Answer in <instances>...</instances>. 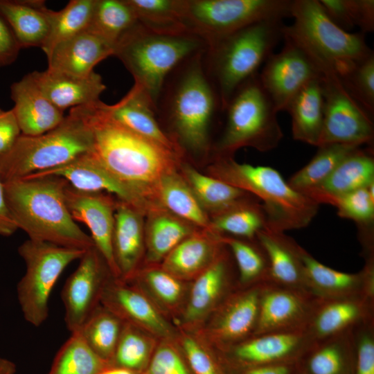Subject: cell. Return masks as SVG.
<instances>
[{
  "label": "cell",
  "instance_id": "f5cc1de1",
  "mask_svg": "<svg viewBox=\"0 0 374 374\" xmlns=\"http://www.w3.org/2000/svg\"><path fill=\"white\" fill-rule=\"evenodd\" d=\"M309 367L312 374H339L342 367L341 353L335 346L326 347L312 356Z\"/></svg>",
  "mask_w": 374,
  "mask_h": 374
},
{
  "label": "cell",
  "instance_id": "cb8c5ba5",
  "mask_svg": "<svg viewBox=\"0 0 374 374\" xmlns=\"http://www.w3.org/2000/svg\"><path fill=\"white\" fill-rule=\"evenodd\" d=\"M53 11L42 0H0V15L21 48L42 46L50 31Z\"/></svg>",
  "mask_w": 374,
  "mask_h": 374
},
{
  "label": "cell",
  "instance_id": "52a82bcc",
  "mask_svg": "<svg viewBox=\"0 0 374 374\" xmlns=\"http://www.w3.org/2000/svg\"><path fill=\"white\" fill-rule=\"evenodd\" d=\"M283 19L254 23L210 46L220 106L225 109L236 90L258 73L283 37Z\"/></svg>",
  "mask_w": 374,
  "mask_h": 374
},
{
  "label": "cell",
  "instance_id": "91938a15",
  "mask_svg": "<svg viewBox=\"0 0 374 374\" xmlns=\"http://www.w3.org/2000/svg\"><path fill=\"white\" fill-rule=\"evenodd\" d=\"M16 365L12 361L0 357V374H15Z\"/></svg>",
  "mask_w": 374,
  "mask_h": 374
},
{
  "label": "cell",
  "instance_id": "ab89813d",
  "mask_svg": "<svg viewBox=\"0 0 374 374\" xmlns=\"http://www.w3.org/2000/svg\"><path fill=\"white\" fill-rule=\"evenodd\" d=\"M148 229L145 244L147 259L152 262L163 258L183 240L191 235L189 226L181 220L159 212L152 211Z\"/></svg>",
  "mask_w": 374,
  "mask_h": 374
},
{
  "label": "cell",
  "instance_id": "db71d44e",
  "mask_svg": "<svg viewBox=\"0 0 374 374\" xmlns=\"http://www.w3.org/2000/svg\"><path fill=\"white\" fill-rule=\"evenodd\" d=\"M21 47L11 28L0 15V67L12 64Z\"/></svg>",
  "mask_w": 374,
  "mask_h": 374
},
{
  "label": "cell",
  "instance_id": "44dd1931",
  "mask_svg": "<svg viewBox=\"0 0 374 374\" xmlns=\"http://www.w3.org/2000/svg\"><path fill=\"white\" fill-rule=\"evenodd\" d=\"M373 152L371 148L357 149L347 156L322 183L302 194L319 205H331L335 198L367 187L374 182Z\"/></svg>",
  "mask_w": 374,
  "mask_h": 374
},
{
  "label": "cell",
  "instance_id": "e575fe53",
  "mask_svg": "<svg viewBox=\"0 0 374 374\" xmlns=\"http://www.w3.org/2000/svg\"><path fill=\"white\" fill-rule=\"evenodd\" d=\"M155 348V337L134 325L124 322L112 366L127 368L135 374L143 373Z\"/></svg>",
  "mask_w": 374,
  "mask_h": 374
},
{
  "label": "cell",
  "instance_id": "4fadbf2b",
  "mask_svg": "<svg viewBox=\"0 0 374 374\" xmlns=\"http://www.w3.org/2000/svg\"><path fill=\"white\" fill-rule=\"evenodd\" d=\"M284 46L273 53L258 73L264 91L278 112L285 111L297 93L322 73L310 56L294 41L283 35Z\"/></svg>",
  "mask_w": 374,
  "mask_h": 374
},
{
  "label": "cell",
  "instance_id": "c3c4849f",
  "mask_svg": "<svg viewBox=\"0 0 374 374\" xmlns=\"http://www.w3.org/2000/svg\"><path fill=\"white\" fill-rule=\"evenodd\" d=\"M218 239L231 249L242 283L255 279L266 270L265 257L255 247L235 238L218 235Z\"/></svg>",
  "mask_w": 374,
  "mask_h": 374
},
{
  "label": "cell",
  "instance_id": "5b68a950",
  "mask_svg": "<svg viewBox=\"0 0 374 374\" xmlns=\"http://www.w3.org/2000/svg\"><path fill=\"white\" fill-rule=\"evenodd\" d=\"M211 173L261 200L267 226L273 231L304 228L317 214L319 205L292 188L271 167L240 163L231 157H220Z\"/></svg>",
  "mask_w": 374,
  "mask_h": 374
},
{
  "label": "cell",
  "instance_id": "30bf717a",
  "mask_svg": "<svg viewBox=\"0 0 374 374\" xmlns=\"http://www.w3.org/2000/svg\"><path fill=\"white\" fill-rule=\"evenodd\" d=\"M85 249L65 247L28 239L18 248L26 272L17 284V299L26 321L38 327L49 314L51 294L62 273Z\"/></svg>",
  "mask_w": 374,
  "mask_h": 374
},
{
  "label": "cell",
  "instance_id": "f1b7e54d",
  "mask_svg": "<svg viewBox=\"0 0 374 374\" xmlns=\"http://www.w3.org/2000/svg\"><path fill=\"white\" fill-rule=\"evenodd\" d=\"M256 238L267 255L269 271L274 278L283 283L295 284L305 276L294 241L283 232L265 226L257 233Z\"/></svg>",
  "mask_w": 374,
  "mask_h": 374
},
{
  "label": "cell",
  "instance_id": "ee69618b",
  "mask_svg": "<svg viewBox=\"0 0 374 374\" xmlns=\"http://www.w3.org/2000/svg\"><path fill=\"white\" fill-rule=\"evenodd\" d=\"M300 303L293 294L272 292L259 301L258 328L260 331L271 330L287 323L298 314Z\"/></svg>",
  "mask_w": 374,
  "mask_h": 374
},
{
  "label": "cell",
  "instance_id": "d6986e66",
  "mask_svg": "<svg viewBox=\"0 0 374 374\" xmlns=\"http://www.w3.org/2000/svg\"><path fill=\"white\" fill-rule=\"evenodd\" d=\"M115 46L85 30L56 44L46 56L48 69L77 76H87L94 66L114 53Z\"/></svg>",
  "mask_w": 374,
  "mask_h": 374
},
{
  "label": "cell",
  "instance_id": "277c9868",
  "mask_svg": "<svg viewBox=\"0 0 374 374\" xmlns=\"http://www.w3.org/2000/svg\"><path fill=\"white\" fill-rule=\"evenodd\" d=\"M290 17L294 21L284 25L283 35L310 56L322 75L334 73L341 78L373 53L364 33H350L337 26L319 0H292Z\"/></svg>",
  "mask_w": 374,
  "mask_h": 374
},
{
  "label": "cell",
  "instance_id": "836d02e7",
  "mask_svg": "<svg viewBox=\"0 0 374 374\" xmlns=\"http://www.w3.org/2000/svg\"><path fill=\"white\" fill-rule=\"evenodd\" d=\"M317 148V152L310 161L287 181L292 188L301 193L322 183L347 156L361 147L330 143Z\"/></svg>",
  "mask_w": 374,
  "mask_h": 374
},
{
  "label": "cell",
  "instance_id": "ac0fdd59",
  "mask_svg": "<svg viewBox=\"0 0 374 374\" xmlns=\"http://www.w3.org/2000/svg\"><path fill=\"white\" fill-rule=\"evenodd\" d=\"M12 109L21 133L37 136L57 127L64 119V111L55 106L42 92L30 73L10 87Z\"/></svg>",
  "mask_w": 374,
  "mask_h": 374
},
{
  "label": "cell",
  "instance_id": "f907efd6",
  "mask_svg": "<svg viewBox=\"0 0 374 374\" xmlns=\"http://www.w3.org/2000/svg\"><path fill=\"white\" fill-rule=\"evenodd\" d=\"M358 314L357 307L350 302H338L326 306L319 314L316 326L323 335L339 330L353 319Z\"/></svg>",
  "mask_w": 374,
  "mask_h": 374
},
{
  "label": "cell",
  "instance_id": "9a60e30c",
  "mask_svg": "<svg viewBox=\"0 0 374 374\" xmlns=\"http://www.w3.org/2000/svg\"><path fill=\"white\" fill-rule=\"evenodd\" d=\"M56 176L64 179L72 187L89 192H107L133 206L143 214L153 211L148 198L138 189L124 182L98 160L93 152L80 155L59 167L26 177ZM25 178V177H24Z\"/></svg>",
  "mask_w": 374,
  "mask_h": 374
},
{
  "label": "cell",
  "instance_id": "7a4b0ae2",
  "mask_svg": "<svg viewBox=\"0 0 374 374\" xmlns=\"http://www.w3.org/2000/svg\"><path fill=\"white\" fill-rule=\"evenodd\" d=\"M104 105L99 100L93 107V153L107 170L147 198L156 196L161 177L175 168L177 152L114 122Z\"/></svg>",
  "mask_w": 374,
  "mask_h": 374
},
{
  "label": "cell",
  "instance_id": "7c38bea8",
  "mask_svg": "<svg viewBox=\"0 0 374 374\" xmlns=\"http://www.w3.org/2000/svg\"><path fill=\"white\" fill-rule=\"evenodd\" d=\"M321 83L324 116L318 147L330 143L371 147L373 116L349 94L336 74L323 75Z\"/></svg>",
  "mask_w": 374,
  "mask_h": 374
},
{
  "label": "cell",
  "instance_id": "ba28073f",
  "mask_svg": "<svg viewBox=\"0 0 374 374\" xmlns=\"http://www.w3.org/2000/svg\"><path fill=\"white\" fill-rule=\"evenodd\" d=\"M225 109L226 126L216 146L220 157H231L246 146L268 152L283 137L278 112L262 87L258 73L236 90Z\"/></svg>",
  "mask_w": 374,
  "mask_h": 374
},
{
  "label": "cell",
  "instance_id": "f546056e",
  "mask_svg": "<svg viewBox=\"0 0 374 374\" xmlns=\"http://www.w3.org/2000/svg\"><path fill=\"white\" fill-rule=\"evenodd\" d=\"M156 195L177 216L195 225L210 229V222L202 206L180 176L172 170L160 179Z\"/></svg>",
  "mask_w": 374,
  "mask_h": 374
},
{
  "label": "cell",
  "instance_id": "2e32d148",
  "mask_svg": "<svg viewBox=\"0 0 374 374\" xmlns=\"http://www.w3.org/2000/svg\"><path fill=\"white\" fill-rule=\"evenodd\" d=\"M64 196L71 217L87 226L95 247L113 276L119 279L112 244L116 202L104 193L78 190L69 183L64 188Z\"/></svg>",
  "mask_w": 374,
  "mask_h": 374
},
{
  "label": "cell",
  "instance_id": "4dcf8cb0",
  "mask_svg": "<svg viewBox=\"0 0 374 374\" xmlns=\"http://www.w3.org/2000/svg\"><path fill=\"white\" fill-rule=\"evenodd\" d=\"M124 321L101 304L78 332L89 348L112 366Z\"/></svg>",
  "mask_w": 374,
  "mask_h": 374
},
{
  "label": "cell",
  "instance_id": "f35d334b",
  "mask_svg": "<svg viewBox=\"0 0 374 374\" xmlns=\"http://www.w3.org/2000/svg\"><path fill=\"white\" fill-rule=\"evenodd\" d=\"M96 0H71L61 10L53 11L48 35L41 47L47 56L58 43L87 30Z\"/></svg>",
  "mask_w": 374,
  "mask_h": 374
},
{
  "label": "cell",
  "instance_id": "680465c9",
  "mask_svg": "<svg viewBox=\"0 0 374 374\" xmlns=\"http://www.w3.org/2000/svg\"><path fill=\"white\" fill-rule=\"evenodd\" d=\"M289 368L283 364L256 366L249 369L244 374H289Z\"/></svg>",
  "mask_w": 374,
  "mask_h": 374
},
{
  "label": "cell",
  "instance_id": "bcb514c9",
  "mask_svg": "<svg viewBox=\"0 0 374 374\" xmlns=\"http://www.w3.org/2000/svg\"><path fill=\"white\" fill-rule=\"evenodd\" d=\"M349 94L372 116L374 115V53L339 78Z\"/></svg>",
  "mask_w": 374,
  "mask_h": 374
},
{
  "label": "cell",
  "instance_id": "8d00e7d4",
  "mask_svg": "<svg viewBox=\"0 0 374 374\" xmlns=\"http://www.w3.org/2000/svg\"><path fill=\"white\" fill-rule=\"evenodd\" d=\"M132 280L134 285L145 293L159 310L163 309V311L177 310L185 299L186 289L183 280L163 269L136 272L127 282Z\"/></svg>",
  "mask_w": 374,
  "mask_h": 374
},
{
  "label": "cell",
  "instance_id": "ffe728a7",
  "mask_svg": "<svg viewBox=\"0 0 374 374\" xmlns=\"http://www.w3.org/2000/svg\"><path fill=\"white\" fill-rule=\"evenodd\" d=\"M30 74L44 95L62 111L99 101L106 88L101 76L94 71L77 76L47 69Z\"/></svg>",
  "mask_w": 374,
  "mask_h": 374
},
{
  "label": "cell",
  "instance_id": "d4e9b609",
  "mask_svg": "<svg viewBox=\"0 0 374 374\" xmlns=\"http://www.w3.org/2000/svg\"><path fill=\"white\" fill-rule=\"evenodd\" d=\"M322 77L303 87L285 110L291 116L293 139L316 147L321 139L324 116Z\"/></svg>",
  "mask_w": 374,
  "mask_h": 374
},
{
  "label": "cell",
  "instance_id": "7dc6e473",
  "mask_svg": "<svg viewBox=\"0 0 374 374\" xmlns=\"http://www.w3.org/2000/svg\"><path fill=\"white\" fill-rule=\"evenodd\" d=\"M294 248L302 265L305 276L316 285L330 290H343L356 283L357 276L341 272L321 264L294 242Z\"/></svg>",
  "mask_w": 374,
  "mask_h": 374
},
{
  "label": "cell",
  "instance_id": "60d3db41",
  "mask_svg": "<svg viewBox=\"0 0 374 374\" xmlns=\"http://www.w3.org/2000/svg\"><path fill=\"white\" fill-rule=\"evenodd\" d=\"M138 22L157 33H188L180 17V0H127Z\"/></svg>",
  "mask_w": 374,
  "mask_h": 374
},
{
  "label": "cell",
  "instance_id": "d590c367",
  "mask_svg": "<svg viewBox=\"0 0 374 374\" xmlns=\"http://www.w3.org/2000/svg\"><path fill=\"white\" fill-rule=\"evenodd\" d=\"M184 173L186 183L202 207L214 213L251 195L214 177L203 175L188 166L184 167Z\"/></svg>",
  "mask_w": 374,
  "mask_h": 374
},
{
  "label": "cell",
  "instance_id": "3957f363",
  "mask_svg": "<svg viewBox=\"0 0 374 374\" xmlns=\"http://www.w3.org/2000/svg\"><path fill=\"white\" fill-rule=\"evenodd\" d=\"M95 103L71 108L57 127L44 134H21L12 148L0 156L1 181L24 178L93 152L92 112Z\"/></svg>",
  "mask_w": 374,
  "mask_h": 374
},
{
  "label": "cell",
  "instance_id": "83f0119b",
  "mask_svg": "<svg viewBox=\"0 0 374 374\" xmlns=\"http://www.w3.org/2000/svg\"><path fill=\"white\" fill-rule=\"evenodd\" d=\"M259 301L256 291L235 299L208 326L206 330L208 338L224 343L244 336L258 319Z\"/></svg>",
  "mask_w": 374,
  "mask_h": 374
},
{
  "label": "cell",
  "instance_id": "9f6ffc18",
  "mask_svg": "<svg viewBox=\"0 0 374 374\" xmlns=\"http://www.w3.org/2000/svg\"><path fill=\"white\" fill-rule=\"evenodd\" d=\"M356 374H374V343L370 337H363L359 344Z\"/></svg>",
  "mask_w": 374,
  "mask_h": 374
},
{
  "label": "cell",
  "instance_id": "6f0895ef",
  "mask_svg": "<svg viewBox=\"0 0 374 374\" xmlns=\"http://www.w3.org/2000/svg\"><path fill=\"white\" fill-rule=\"evenodd\" d=\"M18 229L8 208L3 182L0 178V235L10 236Z\"/></svg>",
  "mask_w": 374,
  "mask_h": 374
},
{
  "label": "cell",
  "instance_id": "b9f144b4",
  "mask_svg": "<svg viewBox=\"0 0 374 374\" xmlns=\"http://www.w3.org/2000/svg\"><path fill=\"white\" fill-rule=\"evenodd\" d=\"M298 337L292 334H272L260 337L238 346L235 357L242 362L267 365L286 357L295 348Z\"/></svg>",
  "mask_w": 374,
  "mask_h": 374
},
{
  "label": "cell",
  "instance_id": "11a10c76",
  "mask_svg": "<svg viewBox=\"0 0 374 374\" xmlns=\"http://www.w3.org/2000/svg\"><path fill=\"white\" fill-rule=\"evenodd\" d=\"M21 134L12 109H0V156L6 153Z\"/></svg>",
  "mask_w": 374,
  "mask_h": 374
},
{
  "label": "cell",
  "instance_id": "e0dca14e",
  "mask_svg": "<svg viewBox=\"0 0 374 374\" xmlns=\"http://www.w3.org/2000/svg\"><path fill=\"white\" fill-rule=\"evenodd\" d=\"M100 304L124 322L134 325L156 338L172 339L175 333L162 312L135 285L112 277L107 283Z\"/></svg>",
  "mask_w": 374,
  "mask_h": 374
},
{
  "label": "cell",
  "instance_id": "6da1fadb",
  "mask_svg": "<svg viewBox=\"0 0 374 374\" xmlns=\"http://www.w3.org/2000/svg\"><path fill=\"white\" fill-rule=\"evenodd\" d=\"M67 184L56 176L7 181L6 202L18 229L28 239L87 250L95 246L69 213L64 196Z\"/></svg>",
  "mask_w": 374,
  "mask_h": 374
},
{
  "label": "cell",
  "instance_id": "7bdbcfd3",
  "mask_svg": "<svg viewBox=\"0 0 374 374\" xmlns=\"http://www.w3.org/2000/svg\"><path fill=\"white\" fill-rule=\"evenodd\" d=\"M329 18L345 30L354 27L363 33L374 30L373 0H319Z\"/></svg>",
  "mask_w": 374,
  "mask_h": 374
},
{
  "label": "cell",
  "instance_id": "1f68e13d",
  "mask_svg": "<svg viewBox=\"0 0 374 374\" xmlns=\"http://www.w3.org/2000/svg\"><path fill=\"white\" fill-rule=\"evenodd\" d=\"M137 23L134 12L127 0H96L87 30L116 46Z\"/></svg>",
  "mask_w": 374,
  "mask_h": 374
},
{
  "label": "cell",
  "instance_id": "9c48e42d",
  "mask_svg": "<svg viewBox=\"0 0 374 374\" xmlns=\"http://www.w3.org/2000/svg\"><path fill=\"white\" fill-rule=\"evenodd\" d=\"M292 1L180 0V17L188 33L211 46L254 23L290 17Z\"/></svg>",
  "mask_w": 374,
  "mask_h": 374
},
{
  "label": "cell",
  "instance_id": "681fc988",
  "mask_svg": "<svg viewBox=\"0 0 374 374\" xmlns=\"http://www.w3.org/2000/svg\"><path fill=\"white\" fill-rule=\"evenodd\" d=\"M171 340L163 339L156 347L145 374H191L180 352Z\"/></svg>",
  "mask_w": 374,
  "mask_h": 374
},
{
  "label": "cell",
  "instance_id": "5bb4252c",
  "mask_svg": "<svg viewBox=\"0 0 374 374\" xmlns=\"http://www.w3.org/2000/svg\"><path fill=\"white\" fill-rule=\"evenodd\" d=\"M112 277L96 248L87 249L61 292L65 310L64 321L71 334L79 332L100 305L103 290Z\"/></svg>",
  "mask_w": 374,
  "mask_h": 374
},
{
  "label": "cell",
  "instance_id": "d6a6232c",
  "mask_svg": "<svg viewBox=\"0 0 374 374\" xmlns=\"http://www.w3.org/2000/svg\"><path fill=\"white\" fill-rule=\"evenodd\" d=\"M247 197L215 213L210 229L247 239L256 238L257 233L267 226L266 215L262 204Z\"/></svg>",
  "mask_w": 374,
  "mask_h": 374
},
{
  "label": "cell",
  "instance_id": "8fae6325",
  "mask_svg": "<svg viewBox=\"0 0 374 374\" xmlns=\"http://www.w3.org/2000/svg\"><path fill=\"white\" fill-rule=\"evenodd\" d=\"M197 55L179 81L171 101L170 118L179 141L187 149L203 152L208 146V128L215 109V93Z\"/></svg>",
  "mask_w": 374,
  "mask_h": 374
},
{
  "label": "cell",
  "instance_id": "74e56055",
  "mask_svg": "<svg viewBox=\"0 0 374 374\" xmlns=\"http://www.w3.org/2000/svg\"><path fill=\"white\" fill-rule=\"evenodd\" d=\"M109 366L75 332L60 348L46 374H100Z\"/></svg>",
  "mask_w": 374,
  "mask_h": 374
},
{
  "label": "cell",
  "instance_id": "8992f818",
  "mask_svg": "<svg viewBox=\"0 0 374 374\" xmlns=\"http://www.w3.org/2000/svg\"><path fill=\"white\" fill-rule=\"evenodd\" d=\"M202 42L193 33H157L138 22L118 42L114 55L156 105L167 75L184 58L198 53Z\"/></svg>",
  "mask_w": 374,
  "mask_h": 374
},
{
  "label": "cell",
  "instance_id": "4316f807",
  "mask_svg": "<svg viewBox=\"0 0 374 374\" xmlns=\"http://www.w3.org/2000/svg\"><path fill=\"white\" fill-rule=\"evenodd\" d=\"M226 275L225 260L222 256H217L195 278L182 314V323L187 328L198 326L212 311L222 292Z\"/></svg>",
  "mask_w": 374,
  "mask_h": 374
},
{
  "label": "cell",
  "instance_id": "94428289",
  "mask_svg": "<svg viewBox=\"0 0 374 374\" xmlns=\"http://www.w3.org/2000/svg\"><path fill=\"white\" fill-rule=\"evenodd\" d=\"M100 374H135L134 372L122 367L109 366Z\"/></svg>",
  "mask_w": 374,
  "mask_h": 374
},
{
  "label": "cell",
  "instance_id": "f6af8a7d",
  "mask_svg": "<svg viewBox=\"0 0 374 374\" xmlns=\"http://www.w3.org/2000/svg\"><path fill=\"white\" fill-rule=\"evenodd\" d=\"M331 205L336 207L339 217L354 221L360 229L371 228L374 221V182L335 198Z\"/></svg>",
  "mask_w": 374,
  "mask_h": 374
},
{
  "label": "cell",
  "instance_id": "484cf974",
  "mask_svg": "<svg viewBox=\"0 0 374 374\" xmlns=\"http://www.w3.org/2000/svg\"><path fill=\"white\" fill-rule=\"evenodd\" d=\"M190 235L164 258L162 268L181 280L195 278L217 258L218 235Z\"/></svg>",
  "mask_w": 374,
  "mask_h": 374
},
{
  "label": "cell",
  "instance_id": "603a6c76",
  "mask_svg": "<svg viewBox=\"0 0 374 374\" xmlns=\"http://www.w3.org/2000/svg\"><path fill=\"white\" fill-rule=\"evenodd\" d=\"M142 213L123 202L116 203L112 244L119 279L131 280L137 271L144 248Z\"/></svg>",
  "mask_w": 374,
  "mask_h": 374
},
{
  "label": "cell",
  "instance_id": "7402d4cb",
  "mask_svg": "<svg viewBox=\"0 0 374 374\" xmlns=\"http://www.w3.org/2000/svg\"><path fill=\"white\" fill-rule=\"evenodd\" d=\"M154 107L146 93L134 84L118 103L112 105L105 104L103 110L109 119L125 129L177 152V144L157 122Z\"/></svg>",
  "mask_w": 374,
  "mask_h": 374
},
{
  "label": "cell",
  "instance_id": "816d5d0a",
  "mask_svg": "<svg viewBox=\"0 0 374 374\" xmlns=\"http://www.w3.org/2000/svg\"><path fill=\"white\" fill-rule=\"evenodd\" d=\"M179 343L193 374H221L215 360L198 339L184 334L179 339Z\"/></svg>",
  "mask_w": 374,
  "mask_h": 374
}]
</instances>
